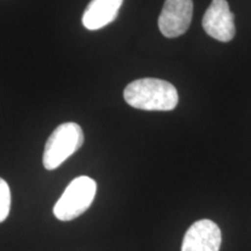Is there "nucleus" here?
<instances>
[{
	"instance_id": "obj_1",
	"label": "nucleus",
	"mask_w": 251,
	"mask_h": 251,
	"mask_svg": "<svg viewBox=\"0 0 251 251\" xmlns=\"http://www.w3.org/2000/svg\"><path fill=\"white\" fill-rule=\"evenodd\" d=\"M126 102L142 111H172L178 105V92L171 83L157 78L131 81L124 91Z\"/></svg>"
},
{
	"instance_id": "obj_2",
	"label": "nucleus",
	"mask_w": 251,
	"mask_h": 251,
	"mask_svg": "<svg viewBox=\"0 0 251 251\" xmlns=\"http://www.w3.org/2000/svg\"><path fill=\"white\" fill-rule=\"evenodd\" d=\"M84 133L75 122L59 125L49 136L43 151V166L51 171L63 164L71 155L81 148Z\"/></svg>"
},
{
	"instance_id": "obj_3",
	"label": "nucleus",
	"mask_w": 251,
	"mask_h": 251,
	"mask_svg": "<svg viewBox=\"0 0 251 251\" xmlns=\"http://www.w3.org/2000/svg\"><path fill=\"white\" fill-rule=\"evenodd\" d=\"M97 183L87 176L75 178L54 206V215L59 221H71L85 213L92 205Z\"/></svg>"
},
{
	"instance_id": "obj_4",
	"label": "nucleus",
	"mask_w": 251,
	"mask_h": 251,
	"mask_svg": "<svg viewBox=\"0 0 251 251\" xmlns=\"http://www.w3.org/2000/svg\"><path fill=\"white\" fill-rule=\"evenodd\" d=\"M192 17V0H165L158 18L159 30L169 39L183 35L190 27Z\"/></svg>"
},
{
	"instance_id": "obj_5",
	"label": "nucleus",
	"mask_w": 251,
	"mask_h": 251,
	"mask_svg": "<svg viewBox=\"0 0 251 251\" xmlns=\"http://www.w3.org/2000/svg\"><path fill=\"white\" fill-rule=\"evenodd\" d=\"M202 27L209 36L220 42H229L234 39V14L227 0H212L202 18Z\"/></svg>"
},
{
	"instance_id": "obj_6",
	"label": "nucleus",
	"mask_w": 251,
	"mask_h": 251,
	"mask_svg": "<svg viewBox=\"0 0 251 251\" xmlns=\"http://www.w3.org/2000/svg\"><path fill=\"white\" fill-rule=\"evenodd\" d=\"M221 240V230L215 222L199 220L185 234L181 251H219Z\"/></svg>"
},
{
	"instance_id": "obj_7",
	"label": "nucleus",
	"mask_w": 251,
	"mask_h": 251,
	"mask_svg": "<svg viewBox=\"0 0 251 251\" xmlns=\"http://www.w3.org/2000/svg\"><path fill=\"white\" fill-rule=\"evenodd\" d=\"M124 0H91L83 14L84 27L98 30L115 20Z\"/></svg>"
},
{
	"instance_id": "obj_8",
	"label": "nucleus",
	"mask_w": 251,
	"mask_h": 251,
	"mask_svg": "<svg viewBox=\"0 0 251 251\" xmlns=\"http://www.w3.org/2000/svg\"><path fill=\"white\" fill-rule=\"evenodd\" d=\"M11 211V190L8 184L0 178V222L7 219Z\"/></svg>"
}]
</instances>
